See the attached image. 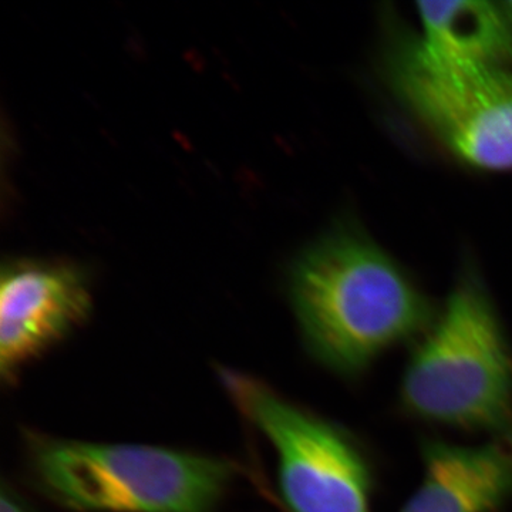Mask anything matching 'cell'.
Masks as SVG:
<instances>
[{"instance_id": "obj_1", "label": "cell", "mask_w": 512, "mask_h": 512, "mask_svg": "<svg viewBox=\"0 0 512 512\" xmlns=\"http://www.w3.org/2000/svg\"><path fill=\"white\" fill-rule=\"evenodd\" d=\"M289 293L309 353L345 376L417 338L437 316L402 266L353 227L329 232L298 259Z\"/></svg>"}, {"instance_id": "obj_2", "label": "cell", "mask_w": 512, "mask_h": 512, "mask_svg": "<svg viewBox=\"0 0 512 512\" xmlns=\"http://www.w3.org/2000/svg\"><path fill=\"white\" fill-rule=\"evenodd\" d=\"M404 409L431 423L512 433V352L487 289L464 275L407 363Z\"/></svg>"}, {"instance_id": "obj_3", "label": "cell", "mask_w": 512, "mask_h": 512, "mask_svg": "<svg viewBox=\"0 0 512 512\" xmlns=\"http://www.w3.org/2000/svg\"><path fill=\"white\" fill-rule=\"evenodd\" d=\"M30 467L47 497L77 512H214L237 474L175 448L50 437L32 441Z\"/></svg>"}, {"instance_id": "obj_4", "label": "cell", "mask_w": 512, "mask_h": 512, "mask_svg": "<svg viewBox=\"0 0 512 512\" xmlns=\"http://www.w3.org/2000/svg\"><path fill=\"white\" fill-rule=\"evenodd\" d=\"M390 90L457 161L480 171H512V72L450 59L420 36L399 32L384 57Z\"/></svg>"}, {"instance_id": "obj_5", "label": "cell", "mask_w": 512, "mask_h": 512, "mask_svg": "<svg viewBox=\"0 0 512 512\" xmlns=\"http://www.w3.org/2000/svg\"><path fill=\"white\" fill-rule=\"evenodd\" d=\"M229 397L274 448L278 481L292 512H372L369 466L348 434L272 387L224 370Z\"/></svg>"}, {"instance_id": "obj_6", "label": "cell", "mask_w": 512, "mask_h": 512, "mask_svg": "<svg viewBox=\"0 0 512 512\" xmlns=\"http://www.w3.org/2000/svg\"><path fill=\"white\" fill-rule=\"evenodd\" d=\"M92 293L72 265H6L0 285V376L13 382L89 318Z\"/></svg>"}, {"instance_id": "obj_7", "label": "cell", "mask_w": 512, "mask_h": 512, "mask_svg": "<svg viewBox=\"0 0 512 512\" xmlns=\"http://www.w3.org/2000/svg\"><path fill=\"white\" fill-rule=\"evenodd\" d=\"M420 487L400 512H495L512 498V433L484 446L427 441Z\"/></svg>"}, {"instance_id": "obj_8", "label": "cell", "mask_w": 512, "mask_h": 512, "mask_svg": "<svg viewBox=\"0 0 512 512\" xmlns=\"http://www.w3.org/2000/svg\"><path fill=\"white\" fill-rule=\"evenodd\" d=\"M417 15L421 40L434 52L511 69L512 2H423Z\"/></svg>"}, {"instance_id": "obj_9", "label": "cell", "mask_w": 512, "mask_h": 512, "mask_svg": "<svg viewBox=\"0 0 512 512\" xmlns=\"http://www.w3.org/2000/svg\"><path fill=\"white\" fill-rule=\"evenodd\" d=\"M0 512H35V510L15 488L3 484L2 494H0Z\"/></svg>"}]
</instances>
